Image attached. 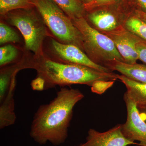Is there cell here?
Wrapping results in <instances>:
<instances>
[{
    "instance_id": "cell-1",
    "label": "cell",
    "mask_w": 146,
    "mask_h": 146,
    "mask_svg": "<svg viewBox=\"0 0 146 146\" xmlns=\"http://www.w3.org/2000/svg\"><path fill=\"white\" fill-rule=\"evenodd\" d=\"M84 98L78 89L61 88L53 100L36 110L31 126L30 137L40 145L47 142L55 146L64 143L68 137L73 109Z\"/></svg>"
},
{
    "instance_id": "cell-2",
    "label": "cell",
    "mask_w": 146,
    "mask_h": 146,
    "mask_svg": "<svg viewBox=\"0 0 146 146\" xmlns=\"http://www.w3.org/2000/svg\"><path fill=\"white\" fill-rule=\"evenodd\" d=\"M31 68L37 72L35 80L37 91L76 84L93 87L100 81L118 80V74L112 72H104L84 65L60 63L43 57L32 62Z\"/></svg>"
},
{
    "instance_id": "cell-3",
    "label": "cell",
    "mask_w": 146,
    "mask_h": 146,
    "mask_svg": "<svg viewBox=\"0 0 146 146\" xmlns=\"http://www.w3.org/2000/svg\"><path fill=\"white\" fill-rule=\"evenodd\" d=\"M72 21L81 33L83 48L92 61L106 67L115 61L125 62L109 36L92 27L84 17Z\"/></svg>"
},
{
    "instance_id": "cell-4",
    "label": "cell",
    "mask_w": 146,
    "mask_h": 146,
    "mask_svg": "<svg viewBox=\"0 0 146 146\" xmlns=\"http://www.w3.org/2000/svg\"><path fill=\"white\" fill-rule=\"evenodd\" d=\"M43 21L55 36L64 44H72L83 48L81 33L72 19L52 0H32Z\"/></svg>"
},
{
    "instance_id": "cell-5",
    "label": "cell",
    "mask_w": 146,
    "mask_h": 146,
    "mask_svg": "<svg viewBox=\"0 0 146 146\" xmlns=\"http://www.w3.org/2000/svg\"><path fill=\"white\" fill-rule=\"evenodd\" d=\"M20 9L7 13V21L21 32L27 49L40 54L42 43L48 35L44 23L28 9Z\"/></svg>"
},
{
    "instance_id": "cell-6",
    "label": "cell",
    "mask_w": 146,
    "mask_h": 146,
    "mask_svg": "<svg viewBox=\"0 0 146 146\" xmlns=\"http://www.w3.org/2000/svg\"><path fill=\"white\" fill-rule=\"evenodd\" d=\"M123 99L127 111L125 122L122 124L121 131L126 138L135 142L138 141L140 145L146 146V123L140 115L137 106L126 92Z\"/></svg>"
},
{
    "instance_id": "cell-7",
    "label": "cell",
    "mask_w": 146,
    "mask_h": 146,
    "mask_svg": "<svg viewBox=\"0 0 146 146\" xmlns=\"http://www.w3.org/2000/svg\"><path fill=\"white\" fill-rule=\"evenodd\" d=\"M102 32L112 39L125 63H136L139 57L136 45L141 39L140 37L121 25L113 30Z\"/></svg>"
},
{
    "instance_id": "cell-8",
    "label": "cell",
    "mask_w": 146,
    "mask_h": 146,
    "mask_svg": "<svg viewBox=\"0 0 146 146\" xmlns=\"http://www.w3.org/2000/svg\"><path fill=\"white\" fill-rule=\"evenodd\" d=\"M52 47L63 63L84 65L104 72H112L109 68L95 63L82 50L72 44H62L54 39L51 40Z\"/></svg>"
},
{
    "instance_id": "cell-9",
    "label": "cell",
    "mask_w": 146,
    "mask_h": 146,
    "mask_svg": "<svg viewBox=\"0 0 146 146\" xmlns=\"http://www.w3.org/2000/svg\"><path fill=\"white\" fill-rule=\"evenodd\" d=\"M121 124L104 132H101L94 129H90L86 142L74 146H127L138 145L126 138L121 131Z\"/></svg>"
},
{
    "instance_id": "cell-10",
    "label": "cell",
    "mask_w": 146,
    "mask_h": 146,
    "mask_svg": "<svg viewBox=\"0 0 146 146\" xmlns=\"http://www.w3.org/2000/svg\"><path fill=\"white\" fill-rule=\"evenodd\" d=\"M106 67L112 72L118 71L121 75L134 81L146 84V65L115 61L108 64Z\"/></svg>"
},
{
    "instance_id": "cell-11",
    "label": "cell",
    "mask_w": 146,
    "mask_h": 146,
    "mask_svg": "<svg viewBox=\"0 0 146 146\" xmlns=\"http://www.w3.org/2000/svg\"><path fill=\"white\" fill-rule=\"evenodd\" d=\"M117 78L125 85L126 92L138 109L146 108V84L134 81L123 75L118 74Z\"/></svg>"
},
{
    "instance_id": "cell-12",
    "label": "cell",
    "mask_w": 146,
    "mask_h": 146,
    "mask_svg": "<svg viewBox=\"0 0 146 146\" xmlns=\"http://www.w3.org/2000/svg\"><path fill=\"white\" fill-rule=\"evenodd\" d=\"M15 80L11 85L10 89L5 98L1 103L0 106V128L9 126L13 124L16 120L14 112L15 104L13 94L15 91Z\"/></svg>"
},
{
    "instance_id": "cell-13",
    "label": "cell",
    "mask_w": 146,
    "mask_h": 146,
    "mask_svg": "<svg viewBox=\"0 0 146 146\" xmlns=\"http://www.w3.org/2000/svg\"><path fill=\"white\" fill-rule=\"evenodd\" d=\"M89 21L96 27L102 32L111 31L119 26L115 16L106 11H98L88 15Z\"/></svg>"
},
{
    "instance_id": "cell-14",
    "label": "cell",
    "mask_w": 146,
    "mask_h": 146,
    "mask_svg": "<svg viewBox=\"0 0 146 146\" xmlns=\"http://www.w3.org/2000/svg\"><path fill=\"white\" fill-rule=\"evenodd\" d=\"M71 19L83 18L85 8L79 0H52Z\"/></svg>"
},
{
    "instance_id": "cell-15",
    "label": "cell",
    "mask_w": 146,
    "mask_h": 146,
    "mask_svg": "<svg viewBox=\"0 0 146 146\" xmlns=\"http://www.w3.org/2000/svg\"><path fill=\"white\" fill-rule=\"evenodd\" d=\"M33 7L32 0H0V13L2 15L13 10L29 9Z\"/></svg>"
},
{
    "instance_id": "cell-16",
    "label": "cell",
    "mask_w": 146,
    "mask_h": 146,
    "mask_svg": "<svg viewBox=\"0 0 146 146\" xmlns=\"http://www.w3.org/2000/svg\"><path fill=\"white\" fill-rule=\"evenodd\" d=\"M125 27L146 42V23L137 16H132L126 21Z\"/></svg>"
},
{
    "instance_id": "cell-17",
    "label": "cell",
    "mask_w": 146,
    "mask_h": 146,
    "mask_svg": "<svg viewBox=\"0 0 146 146\" xmlns=\"http://www.w3.org/2000/svg\"><path fill=\"white\" fill-rule=\"evenodd\" d=\"M18 54V50L14 46L8 44L0 48V65L3 67L13 61Z\"/></svg>"
},
{
    "instance_id": "cell-18",
    "label": "cell",
    "mask_w": 146,
    "mask_h": 146,
    "mask_svg": "<svg viewBox=\"0 0 146 146\" xmlns=\"http://www.w3.org/2000/svg\"><path fill=\"white\" fill-rule=\"evenodd\" d=\"M20 38L16 32L3 23L0 24V44L7 42H17Z\"/></svg>"
},
{
    "instance_id": "cell-19",
    "label": "cell",
    "mask_w": 146,
    "mask_h": 146,
    "mask_svg": "<svg viewBox=\"0 0 146 146\" xmlns=\"http://www.w3.org/2000/svg\"><path fill=\"white\" fill-rule=\"evenodd\" d=\"M139 59L146 64V42L141 39L136 45Z\"/></svg>"
},
{
    "instance_id": "cell-20",
    "label": "cell",
    "mask_w": 146,
    "mask_h": 146,
    "mask_svg": "<svg viewBox=\"0 0 146 146\" xmlns=\"http://www.w3.org/2000/svg\"><path fill=\"white\" fill-rule=\"evenodd\" d=\"M114 0H93L88 3L84 4L85 9H92L112 2Z\"/></svg>"
},
{
    "instance_id": "cell-21",
    "label": "cell",
    "mask_w": 146,
    "mask_h": 146,
    "mask_svg": "<svg viewBox=\"0 0 146 146\" xmlns=\"http://www.w3.org/2000/svg\"><path fill=\"white\" fill-rule=\"evenodd\" d=\"M136 14V16L146 23V12L141 11H137Z\"/></svg>"
},
{
    "instance_id": "cell-22",
    "label": "cell",
    "mask_w": 146,
    "mask_h": 146,
    "mask_svg": "<svg viewBox=\"0 0 146 146\" xmlns=\"http://www.w3.org/2000/svg\"><path fill=\"white\" fill-rule=\"evenodd\" d=\"M141 117L144 120L146 121V108L139 110Z\"/></svg>"
},
{
    "instance_id": "cell-23",
    "label": "cell",
    "mask_w": 146,
    "mask_h": 146,
    "mask_svg": "<svg viewBox=\"0 0 146 146\" xmlns=\"http://www.w3.org/2000/svg\"><path fill=\"white\" fill-rule=\"evenodd\" d=\"M138 1L141 7L146 12V0H138Z\"/></svg>"
},
{
    "instance_id": "cell-24",
    "label": "cell",
    "mask_w": 146,
    "mask_h": 146,
    "mask_svg": "<svg viewBox=\"0 0 146 146\" xmlns=\"http://www.w3.org/2000/svg\"><path fill=\"white\" fill-rule=\"evenodd\" d=\"M85 1H86V3L85 4H86L91 2L92 1V0H85Z\"/></svg>"
},
{
    "instance_id": "cell-25",
    "label": "cell",
    "mask_w": 146,
    "mask_h": 146,
    "mask_svg": "<svg viewBox=\"0 0 146 146\" xmlns=\"http://www.w3.org/2000/svg\"><path fill=\"white\" fill-rule=\"evenodd\" d=\"M135 146H142L140 145H139V143H138V145H135Z\"/></svg>"
},
{
    "instance_id": "cell-26",
    "label": "cell",
    "mask_w": 146,
    "mask_h": 146,
    "mask_svg": "<svg viewBox=\"0 0 146 146\" xmlns=\"http://www.w3.org/2000/svg\"><path fill=\"white\" fill-rule=\"evenodd\" d=\"M92 1H93V0H92Z\"/></svg>"
}]
</instances>
